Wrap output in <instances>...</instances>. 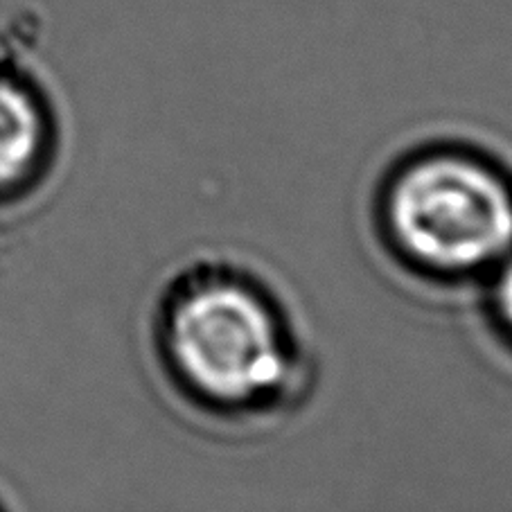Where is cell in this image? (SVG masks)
<instances>
[{"label":"cell","mask_w":512,"mask_h":512,"mask_svg":"<svg viewBox=\"0 0 512 512\" xmlns=\"http://www.w3.org/2000/svg\"><path fill=\"white\" fill-rule=\"evenodd\" d=\"M41 143V116L30 95L0 79V185L28 170Z\"/></svg>","instance_id":"cell-3"},{"label":"cell","mask_w":512,"mask_h":512,"mask_svg":"<svg viewBox=\"0 0 512 512\" xmlns=\"http://www.w3.org/2000/svg\"><path fill=\"white\" fill-rule=\"evenodd\" d=\"M163 337L183 384L219 406L267 400L289 373L276 310L237 278L208 276L181 285L167 307Z\"/></svg>","instance_id":"cell-1"},{"label":"cell","mask_w":512,"mask_h":512,"mask_svg":"<svg viewBox=\"0 0 512 512\" xmlns=\"http://www.w3.org/2000/svg\"><path fill=\"white\" fill-rule=\"evenodd\" d=\"M386 222L397 249L418 267L476 271L512 246V192L476 158L429 154L397 172Z\"/></svg>","instance_id":"cell-2"},{"label":"cell","mask_w":512,"mask_h":512,"mask_svg":"<svg viewBox=\"0 0 512 512\" xmlns=\"http://www.w3.org/2000/svg\"><path fill=\"white\" fill-rule=\"evenodd\" d=\"M494 305L506 328L512 332V262L506 264L494 287Z\"/></svg>","instance_id":"cell-4"}]
</instances>
